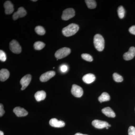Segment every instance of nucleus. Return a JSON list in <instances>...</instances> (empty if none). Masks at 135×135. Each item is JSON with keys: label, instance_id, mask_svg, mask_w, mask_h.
<instances>
[{"label": "nucleus", "instance_id": "obj_5", "mask_svg": "<svg viewBox=\"0 0 135 135\" xmlns=\"http://www.w3.org/2000/svg\"><path fill=\"white\" fill-rule=\"evenodd\" d=\"M75 11L72 8H68L63 11L62 18L64 20H68L75 16Z\"/></svg>", "mask_w": 135, "mask_h": 135}, {"label": "nucleus", "instance_id": "obj_11", "mask_svg": "<svg viewBox=\"0 0 135 135\" xmlns=\"http://www.w3.org/2000/svg\"><path fill=\"white\" fill-rule=\"evenodd\" d=\"M135 56V48L131 47L127 52L124 53L123 55L124 59L126 60H131Z\"/></svg>", "mask_w": 135, "mask_h": 135}, {"label": "nucleus", "instance_id": "obj_32", "mask_svg": "<svg viewBox=\"0 0 135 135\" xmlns=\"http://www.w3.org/2000/svg\"><path fill=\"white\" fill-rule=\"evenodd\" d=\"M0 135H4V133H3L2 131H0Z\"/></svg>", "mask_w": 135, "mask_h": 135}, {"label": "nucleus", "instance_id": "obj_30", "mask_svg": "<svg viewBox=\"0 0 135 135\" xmlns=\"http://www.w3.org/2000/svg\"><path fill=\"white\" fill-rule=\"evenodd\" d=\"M129 31L131 33L135 35V25L131 27L129 29Z\"/></svg>", "mask_w": 135, "mask_h": 135}, {"label": "nucleus", "instance_id": "obj_19", "mask_svg": "<svg viewBox=\"0 0 135 135\" xmlns=\"http://www.w3.org/2000/svg\"><path fill=\"white\" fill-rule=\"evenodd\" d=\"M98 100L101 103L109 101L110 99V95L107 92H103L98 98Z\"/></svg>", "mask_w": 135, "mask_h": 135}, {"label": "nucleus", "instance_id": "obj_25", "mask_svg": "<svg viewBox=\"0 0 135 135\" xmlns=\"http://www.w3.org/2000/svg\"><path fill=\"white\" fill-rule=\"evenodd\" d=\"M81 57L84 60L88 62H92L93 61V58L92 56H90L89 54H86V53L83 54L81 55Z\"/></svg>", "mask_w": 135, "mask_h": 135}, {"label": "nucleus", "instance_id": "obj_33", "mask_svg": "<svg viewBox=\"0 0 135 135\" xmlns=\"http://www.w3.org/2000/svg\"><path fill=\"white\" fill-rule=\"evenodd\" d=\"M32 1H33V2H36V1H37V0H34V1H33V0H32Z\"/></svg>", "mask_w": 135, "mask_h": 135}, {"label": "nucleus", "instance_id": "obj_29", "mask_svg": "<svg viewBox=\"0 0 135 135\" xmlns=\"http://www.w3.org/2000/svg\"><path fill=\"white\" fill-rule=\"evenodd\" d=\"M5 112L3 109V105L2 104H0V116L2 117L5 113Z\"/></svg>", "mask_w": 135, "mask_h": 135}, {"label": "nucleus", "instance_id": "obj_15", "mask_svg": "<svg viewBox=\"0 0 135 135\" xmlns=\"http://www.w3.org/2000/svg\"><path fill=\"white\" fill-rule=\"evenodd\" d=\"M95 75L92 74H88L84 75L82 78L83 81L87 84H90L95 80Z\"/></svg>", "mask_w": 135, "mask_h": 135}, {"label": "nucleus", "instance_id": "obj_18", "mask_svg": "<svg viewBox=\"0 0 135 135\" xmlns=\"http://www.w3.org/2000/svg\"><path fill=\"white\" fill-rule=\"evenodd\" d=\"M35 98L37 101H40L44 100L46 98V92L43 90L38 91L35 95Z\"/></svg>", "mask_w": 135, "mask_h": 135}, {"label": "nucleus", "instance_id": "obj_17", "mask_svg": "<svg viewBox=\"0 0 135 135\" xmlns=\"http://www.w3.org/2000/svg\"><path fill=\"white\" fill-rule=\"evenodd\" d=\"M9 77V73L7 70L2 69L0 71V80L4 81L7 80Z\"/></svg>", "mask_w": 135, "mask_h": 135}, {"label": "nucleus", "instance_id": "obj_13", "mask_svg": "<svg viewBox=\"0 0 135 135\" xmlns=\"http://www.w3.org/2000/svg\"><path fill=\"white\" fill-rule=\"evenodd\" d=\"M13 112L18 117H24L28 114V112L26 110L20 107H15L13 110Z\"/></svg>", "mask_w": 135, "mask_h": 135}, {"label": "nucleus", "instance_id": "obj_20", "mask_svg": "<svg viewBox=\"0 0 135 135\" xmlns=\"http://www.w3.org/2000/svg\"><path fill=\"white\" fill-rule=\"evenodd\" d=\"M87 7L89 9L95 8L97 7V3L96 1L94 0H86L85 1Z\"/></svg>", "mask_w": 135, "mask_h": 135}, {"label": "nucleus", "instance_id": "obj_35", "mask_svg": "<svg viewBox=\"0 0 135 135\" xmlns=\"http://www.w3.org/2000/svg\"><path fill=\"white\" fill-rule=\"evenodd\" d=\"M111 125H109V127H111Z\"/></svg>", "mask_w": 135, "mask_h": 135}, {"label": "nucleus", "instance_id": "obj_23", "mask_svg": "<svg viewBox=\"0 0 135 135\" xmlns=\"http://www.w3.org/2000/svg\"><path fill=\"white\" fill-rule=\"evenodd\" d=\"M118 13L119 17L122 19L125 16V10L123 6H120L118 8Z\"/></svg>", "mask_w": 135, "mask_h": 135}, {"label": "nucleus", "instance_id": "obj_24", "mask_svg": "<svg viewBox=\"0 0 135 135\" xmlns=\"http://www.w3.org/2000/svg\"><path fill=\"white\" fill-rule=\"evenodd\" d=\"M113 79L117 82H122L123 81V77L120 75H119L117 73H114L113 74Z\"/></svg>", "mask_w": 135, "mask_h": 135}, {"label": "nucleus", "instance_id": "obj_9", "mask_svg": "<svg viewBox=\"0 0 135 135\" xmlns=\"http://www.w3.org/2000/svg\"><path fill=\"white\" fill-rule=\"evenodd\" d=\"M56 73L54 71H49L43 74L40 77V80L42 82L48 81L55 75Z\"/></svg>", "mask_w": 135, "mask_h": 135}, {"label": "nucleus", "instance_id": "obj_6", "mask_svg": "<svg viewBox=\"0 0 135 135\" xmlns=\"http://www.w3.org/2000/svg\"><path fill=\"white\" fill-rule=\"evenodd\" d=\"M71 92L73 95L77 98H80L82 97L83 94V90L82 88L76 84L73 85Z\"/></svg>", "mask_w": 135, "mask_h": 135}, {"label": "nucleus", "instance_id": "obj_4", "mask_svg": "<svg viewBox=\"0 0 135 135\" xmlns=\"http://www.w3.org/2000/svg\"><path fill=\"white\" fill-rule=\"evenodd\" d=\"M9 48L13 53L20 54L22 51V47L16 40H13L10 42Z\"/></svg>", "mask_w": 135, "mask_h": 135}, {"label": "nucleus", "instance_id": "obj_16", "mask_svg": "<svg viewBox=\"0 0 135 135\" xmlns=\"http://www.w3.org/2000/svg\"><path fill=\"white\" fill-rule=\"evenodd\" d=\"M102 112L105 116L110 118H114L116 116L115 113L110 107H106L102 110Z\"/></svg>", "mask_w": 135, "mask_h": 135}, {"label": "nucleus", "instance_id": "obj_12", "mask_svg": "<svg viewBox=\"0 0 135 135\" xmlns=\"http://www.w3.org/2000/svg\"><path fill=\"white\" fill-rule=\"evenodd\" d=\"M51 126L55 128H62L65 126V123L63 121L59 120L56 118H53L50 120Z\"/></svg>", "mask_w": 135, "mask_h": 135}, {"label": "nucleus", "instance_id": "obj_7", "mask_svg": "<svg viewBox=\"0 0 135 135\" xmlns=\"http://www.w3.org/2000/svg\"><path fill=\"white\" fill-rule=\"evenodd\" d=\"M32 76L30 74H28L25 75L20 80V83L22 85V90H24L29 85L31 80Z\"/></svg>", "mask_w": 135, "mask_h": 135}, {"label": "nucleus", "instance_id": "obj_26", "mask_svg": "<svg viewBox=\"0 0 135 135\" xmlns=\"http://www.w3.org/2000/svg\"><path fill=\"white\" fill-rule=\"evenodd\" d=\"M7 59L6 54L3 51L0 50V60L2 62H5Z\"/></svg>", "mask_w": 135, "mask_h": 135}, {"label": "nucleus", "instance_id": "obj_8", "mask_svg": "<svg viewBox=\"0 0 135 135\" xmlns=\"http://www.w3.org/2000/svg\"><path fill=\"white\" fill-rule=\"evenodd\" d=\"M92 126L98 129H103L109 127L108 122L104 121L95 120L92 122Z\"/></svg>", "mask_w": 135, "mask_h": 135}, {"label": "nucleus", "instance_id": "obj_10", "mask_svg": "<svg viewBox=\"0 0 135 135\" xmlns=\"http://www.w3.org/2000/svg\"><path fill=\"white\" fill-rule=\"evenodd\" d=\"M26 11L23 7H21L18 9L17 12H15L13 14L12 18L15 20H17L19 18L23 17L26 15Z\"/></svg>", "mask_w": 135, "mask_h": 135}, {"label": "nucleus", "instance_id": "obj_22", "mask_svg": "<svg viewBox=\"0 0 135 135\" xmlns=\"http://www.w3.org/2000/svg\"><path fill=\"white\" fill-rule=\"evenodd\" d=\"M35 30L36 33L38 34L39 35H44L46 33V31L44 27L42 26H36L35 29Z\"/></svg>", "mask_w": 135, "mask_h": 135}, {"label": "nucleus", "instance_id": "obj_21", "mask_svg": "<svg viewBox=\"0 0 135 135\" xmlns=\"http://www.w3.org/2000/svg\"><path fill=\"white\" fill-rule=\"evenodd\" d=\"M34 48L36 50H41L44 47L45 44L41 41H37L34 44Z\"/></svg>", "mask_w": 135, "mask_h": 135}, {"label": "nucleus", "instance_id": "obj_31", "mask_svg": "<svg viewBox=\"0 0 135 135\" xmlns=\"http://www.w3.org/2000/svg\"><path fill=\"white\" fill-rule=\"evenodd\" d=\"M74 135H88L87 134H81L80 133H77L75 134Z\"/></svg>", "mask_w": 135, "mask_h": 135}, {"label": "nucleus", "instance_id": "obj_28", "mask_svg": "<svg viewBox=\"0 0 135 135\" xmlns=\"http://www.w3.org/2000/svg\"><path fill=\"white\" fill-rule=\"evenodd\" d=\"M60 69L62 72L65 73L68 70V67L67 65H63L60 66Z\"/></svg>", "mask_w": 135, "mask_h": 135}, {"label": "nucleus", "instance_id": "obj_34", "mask_svg": "<svg viewBox=\"0 0 135 135\" xmlns=\"http://www.w3.org/2000/svg\"><path fill=\"white\" fill-rule=\"evenodd\" d=\"M107 129H109V128H108V127H106Z\"/></svg>", "mask_w": 135, "mask_h": 135}, {"label": "nucleus", "instance_id": "obj_14", "mask_svg": "<svg viewBox=\"0 0 135 135\" xmlns=\"http://www.w3.org/2000/svg\"><path fill=\"white\" fill-rule=\"evenodd\" d=\"M4 7L5 9V13L6 15H10L14 11V6L12 3L9 1L5 2L4 3Z\"/></svg>", "mask_w": 135, "mask_h": 135}, {"label": "nucleus", "instance_id": "obj_27", "mask_svg": "<svg viewBox=\"0 0 135 135\" xmlns=\"http://www.w3.org/2000/svg\"><path fill=\"white\" fill-rule=\"evenodd\" d=\"M128 135H135V128L133 126H131L128 130Z\"/></svg>", "mask_w": 135, "mask_h": 135}, {"label": "nucleus", "instance_id": "obj_3", "mask_svg": "<svg viewBox=\"0 0 135 135\" xmlns=\"http://www.w3.org/2000/svg\"><path fill=\"white\" fill-rule=\"evenodd\" d=\"M71 49L69 48L63 47L56 51L55 56L57 59H62L68 56L71 53Z\"/></svg>", "mask_w": 135, "mask_h": 135}, {"label": "nucleus", "instance_id": "obj_2", "mask_svg": "<svg viewBox=\"0 0 135 135\" xmlns=\"http://www.w3.org/2000/svg\"><path fill=\"white\" fill-rule=\"evenodd\" d=\"M94 43L95 48L97 50L99 51H101L103 50L104 48V40L101 35L97 34L95 35Z\"/></svg>", "mask_w": 135, "mask_h": 135}, {"label": "nucleus", "instance_id": "obj_1", "mask_svg": "<svg viewBox=\"0 0 135 135\" xmlns=\"http://www.w3.org/2000/svg\"><path fill=\"white\" fill-rule=\"evenodd\" d=\"M79 26L74 23H71L63 28L62 33L64 36L68 37L75 35L79 31Z\"/></svg>", "mask_w": 135, "mask_h": 135}]
</instances>
